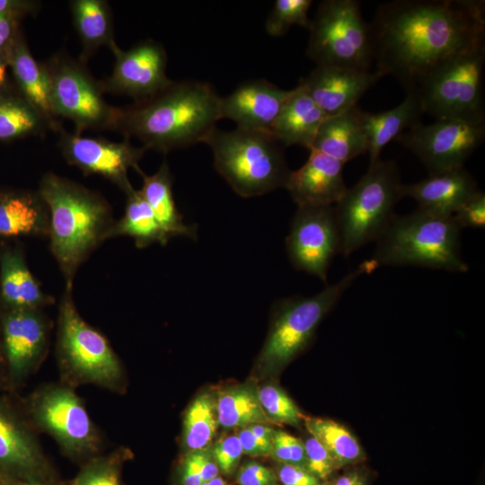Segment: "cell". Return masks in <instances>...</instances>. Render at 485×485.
<instances>
[{"instance_id":"1","label":"cell","mask_w":485,"mask_h":485,"mask_svg":"<svg viewBox=\"0 0 485 485\" xmlns=\"http://www.w3.org/2000/svg\"><path fill=\"white\" fill-rule=\"evenodd\" d=\"M369 28L375 72L414 93L438 65L485 45V2L392 1L380 4Z\"/></svg>"},{"instance_id":"2","label":"cell","mask_w":485,"mask_h":485,"mask_svg":"<svg viewBox=\"0 0 485 485\" xmlns=\"http://www.w3.org/2000/svg\"><path fill=\"white\" fill-rule=\"evenodd\" d=\"M220 100L207 83L172 81L154 96L120 108L116 130L137 137L146 150L164 154L207 144L221 119Z\"/></svg>"},{"instance_id":"3","label":"cell","mask_w":485,"mask_h":485,"mask_svg":"<svg viewBox=\"0 0 485 485\" xmlns=\"http://www.w3.org/2000/svg\"><path fill=\"white\" fill-rule=\"evenodd\" d=\"M38 192L49 212L51 253L66 287H73L79 267L107 240L111 207L100 193L53 172L42 176Z\"/></svg>"},{"instance_id":"4","label":"cell","mask_w":485,"mask_h":485,"mask_svg":"<svg viewBox=\"0 0 485 485\" xmlns=\"http://www.w3.org/2000/svg\"><path fill=\"white\" fill-rule=\"evenodd\" d=\"M461 229L452 216L422 209L394 215L378 237L372 260L380 266H418L467 272L461 253Z\"/></svg>"},{"instance_id":"5","label":"cell","mask_w":485,"mask_h":485,"mask_svg":"<svg viewBox=\"0 0 485 485\" xmlns=\"http://www.w3.org/2000/svg\"><path fill=\"white\" fill-rule=\"evenodd\" d=\"M207 145L216 171L239 196L251 198L285 188L291 170L271 133L216 128Z\"/></svg>"},{"instance_id":"6","label":"cell","mask_w":485,"mask_h":485,"mask_svg":"<svg viewBox=\"0 0 485 485\" xmlns=\"http://www.w3.org/2000/svg\"><path fill=\"white\" fill-rule=\"evenodd\" d=\"M395 161L379 159L366 174L348 188L335 204L340 253L348 257L364 245L375 242L384 231L397 202L402 198Z\"/></svg>"},{"instance_id":"7","label":"cell","mask_w":485,"mask_h":485,"mask_svg":"<svg viewBox=\"0 0 485 485\" xmlns=\"http://www.w3.org/2000/svg\"><path fill=\"white\" fill-rule=\"evenodd\" d=\"M65 287L57 318V357L66 385L93 384L119 391L123 369L108 340L79 314L72 295Z\"/></svg>"},{"instance_id":"8","label":"cell","mask_w":485,"mask_h":485,"mask_svg":"<svg viewBox=\"0 0 485 485\" xmlns=\"http://www.w3.org/2000/svg\"><path fill=\"white\" fill-rule=\"evenodd\" d=\"M377 268L370 258L313 296L280 301L260 356V366L266 370H277L299 354L310 342L324 316L353 282Z\"/></svg>"},{"instance_id":"9","label":"cell","mask_w":485,"mask_h":485,"mask_svg":"<svg viewBox=\"0 0 485 485\" xmlns=\"http://www.w3.org/2000/svg\"><path fill=\"white\" fill-rule=\"evenodd\" d=\"M485 45L454 56L435 67L414 92L423 113L436 119L485 121L482 88Z\"/></svg>"},{"instance_id":"10","label":"cell","mask_w":485,"mask_h":485,"mask_svg":"<svg viewBox=\"0 0 485 485\" xmlns=\"http://www.w3.org/2000/svg\"><path fill=\"white\" fill-rule=\"evenodd\" d=\"M308 30L306 55L317 66L370 71V28L363 19L359 1H322Z\"/></svg>"},{"instance_id":"11","label":"cell","mask_w":485,"mask_h":485,"mask_svg":"<svg viewBox=\"0 0 485 485\" xmlns=\"http://www.w3.org/2000/svg\"><path fill=\"white\" fill-rule=\"evenodd\" d=\"M50 81V103L54 116L73 121L76 134L85 129L116 130L120 108L109 104L101 83L83 66L64 54L44 63Z\"/></svg>"},{"instance_id":"12","label":"cell","mask_w":485,"mask_h":485,"mask_svg":"<svg viewBox=\"0 0 485 485\" xmlns=\"http://www.w3.org/2000/svg\"><path fill=\"white\" fill-rule=\"evenodd\" d=\"M28 410L33 423L48 433L70 457L92 456L99 451V434L70 386L38 388L28 401Z\"/></svg>"},{"instance_id":"13","label":"cell","mask_w":485,"mask_h":485,"mask_svg":"<svg viewBox=\"0 0 485 485\" xmlns=\"http://www.w3.org/2000/svg\"><path fill=\"white\" fill-rule=\"evenodd\" d=\"M484 137L485 121L445 119L428 125L419 123L396 140L421 161L429 175H434L463 167Z\"/></svg>"},{"instance_id":"14","label":"cell","mask_w":485,"mask_h":485,"mask_svg":"<svg viewBox=\"0 0 485 485\" xmlns=\"http://www.w3.org/2000/svg\"><path fill=\"white\" fill-rule=\"evenodd\" d=\"M292 265L326 283L328 270L340 251L334 206H300L286 240Z\"/></svg>"},{"instance_id":"15","label":"cell","mask_w":485,"mask_h":485,"mask_svg":"<svg viewBox=\"0 0 485 485\" xmlns=\"http://www.w3.org/2000/svg\"><path fill=\"white\" fill-rule=\"evenodd\" d=\"M59 148L67 163L84 174L100 175L128 193L131 185L128 172L130 168L141 172L138 163L146 148L133 146L129 138L112 142L101 137H83L81 134L58 130Z\"/></svg>"},{"instance_id":"16","label":"cell","mask_w":485,"mask_h":485,"mask_svg":"<svg viewBox=\"0 0 485 485\" xmlns=\"http://www.w3.org/2000/svg\"><path fill=\"white\" fill-rule=\"evenodd\" d=\"M110 49L115 62L110 75L100 82L103 93L128 95L138 101L172 83L166 75L167 55L160 43L146 40L125 51L115 42Z\"/></svg>"},{"instance_id":"17","label":"cell","mask_w":485,"mask_h":485,"mask_svg":"<svg viewBox=\"0 0 485 485\" xmlns=\"http://www.w3.org/2000/svg\"><path fill=\"white\" fill-rule=\"evenodd\" d=\"M48 338V321L42 309H3L2 351L13 383L22 382L40 365Z\"/></svg>"},{"instance_id":"18","label":"cell","mask_w":485,"mask_h":485,"mask_svg":"<svg viewBox=\"0 0 485 485\" xmlns=\"http://www.w3.org/2000/svg\"><path fill=\"white\" fill-rule=\"evenodd\" d=\"M380 78L375 71L342 66H316L299 84L327 117L355 106Z\"/></svg>"},{"instance_id":"19","label":"cell","mask_w":485,"mask_h":485,"mask_svg":"<svg viewBox=\"0 0 485 485\" xmlns=\"http://www.w3.org/2000/svg\"><path fill=\"white\" fill-rule=\"evenodd\" d=\"M47 460L36 437L8 402L0 400V477L41 481Z\"/></svg>"},{"instance_id":"20","label":"cell","mask_w":485,"mask_h":485,"mask_svg":"<svg viewBox=\"0 0 485 485\" xmlns=\"http://www.w3.org/2000/svg\"><path fill=\"white\" fill-rule=\"evenodd\" d=\"M291 90L257 79L241 84L220 100L221 119L234 121L237 128L269 132Z\"/></svg>"},{"instance_id":"21","label":"cell","mask_w":485,"mask_h":485,"mask_svg":"<svg viewBox=\"0 0 485 485\" xmlns=\"http://www.w3.org/2000/svg\"><path fill=\"white\" fill-rule=\"evenodd\" d=\"M343 163L316 150H310L305 163L291 171L285 188L297 207L336 204L347 190Z\"/></svg>"},{"instance_id":"22","label":"cell","mask_w":485,"mask_h":485,"mask_svg":"<svg viewBox=\"0 0 485 485\" xmlns=\"http://www.w3.org/2000/svg\"><path fill=\"white\" fill-rule=\"evenodd\" d=\"M481 190L473 176L464 167L453 169L410 184H402L401 197L416 200L419 208L452 216L470 197Z\"/></svg>"},{"instance_id":"23","label":"cell","mask_w":485,"mask_h":485,"mask_svg":"<svg viewBox=\"0 0 485 485\" xmlns=\"http://www.w3.org/2000/svg\"><path fill=\"white\" fill-rule=\"evenodd\" d=\"M31 272L18 245L0 253V303L3 309H42L54 303Z\"/></svg>"},{"instance_id":"24","label":"cell","mask_w":485,"mask_h":485,"mask_svg":"<svg viewBox=\"0 0 485 485\" xmlns=\"http://www.w3.org/2000/svg\"><path fill=\"white\" fill-rule=\"evenodd\" d=\"M49 212L38 191L0 190V238L48 237Z\"/></svg>"},{"instance_id":"25","label":"cell","mask_w":485,"mask_h":485,"mask_svg":"<svg viewBox=\"0 0 485 485\" xmlns=\"http://www.w3.org/2000/svg\"><path fill=\"white\" fill-rule=\"evenodd\" d=\"M327 116L298 84L285 102L270 133L283 146L312 149L318 130Z\"/></svg>"},{"instance_id":"26","label":"cell","mask_w":485,"mask_h":485,"mask_svg":"<svg viewBox=\"0 0 485 485\" xmlns=\"http://www.w3.org/2000/svg\"><path fill=\"white\" fill-rule=\"evenodd\" d=\"M422 113L415 93H407L405 99L389 110L372 113L360 110L359 120L367 142L369 166L380 159V154L388 143L420 123Z\"/></svg>"},{"instance_id":"27","label":"cell","mask_w":485,"mask_h":485,"mask_svg":"<svg viewBox=\"0 0 485 485\" xmlns=\"http://www.w3.org/2000/svg\"><path fill=\"white\" fill-rule=\"evenodd\" d=\"M5 55L18 93L49 121L59 126L51 110L50 81L47 68L33 57L20 33L5 50Z\"/></svg>"},{"instance_id":"28","label":"cell","mask_w":485,"mask_h":485,"mask_svg":"<svg viewBox=\"0 0 485 485\" xmlns=\"http://www.w3.org/2000/svg\"><path fill=\"white\" fill-rule=\"evenodd\" d=\"M358 106L327 117L322 123L311 150L329 155L341 163L367 153V142L359 120Z\"/></svg>"},{"instance_id":"29","label":"cell","mask_w":485,"mask_h":485,"mask_svg":"<svg viewBox=\"0 0 485 485\" xmlns=\"http://www.w3.org/2000/svg\"><path fill=\"white\" fill-rule=\"evenodd\" d=\"M139 174L143 178L139 192L169 238L186 236L196 240L197 225L185 224L176 207L172 194V176L166 161L155 173L146 175L141 171Z\"/></svg>"},{"instance_id":"30","label":"cell","mask_w":485,"mask_h":485,"mask_svg":"<svg viewBox=\"0 0 485 485\" xmlns=\"http://www.w3.org/2000/svg\"><path fill=\"white\" fill-rule=\"evenodd\" d=\"M73 22L82 42L81 62L100 47L115 43L111 11L104 0H73L69 3Z\"/></svg>"},{"instance_id":"31","label":"cell","mask_w":485,"mask_h":485,"mask_svg":"<svg viewBox=\"0 0 485 485\" xmlns=\"http://www.w3.org/2000/svg\"><path fill=\"white\" fill-rule=\"evenodd\" d=\"M126 195L124 215L120 219L114 221L108 232L107 240L124 235L133 238L139 249L155 242L165 245L170 238L139 190L133 188Z\"/></svg>"},{"instance_id":"32","label":"cell","mask_w":485,"mask_h":485,"mask_svg":"<svg viewBox=\"0 0 485 485\" xmlns=\"http://www.w3.org/2000/svg\"><path fill=\"white\" fill-rule=\"evenodd\" d=\"M60 128V125L49 121L19 93L12 91L0 93L1 141L38 135L48 128L58 131Z\"/></svg>"},{"instance_id":"33","label":"cell","mask_w":485,"mask_h":485,"mask_svg":"<svg viewBox=\"0 0 485 485\" xmlns=\"http://www.w3.org/2000/svg\"><path fill=\"white\" fill-rule=\"evenodd\" d=\"M218 424L224 428H245L271 421L264 412L258 392L247 386L228 389L216 402Z\"/></svg>"},{"instance_id":"34","label":"cell","mask_w":485,"mask_h":485,"mask_svg":"<svg viewBox=\"0 0 485 485\" xmlns=\"http://www.w3.org/2000/svg\"><path fill=\"white\" fill-rule=\"evenodd\" d=\"M310 436L316 438L332 457L336 468L358 462L363 450L354 436L342 425L331 419H304Z\"/></svg>"},{"instance_id":"35","label":"cell","mask_w":485,"mask_h":485,"mask_svg":"<svg viewBox=\"0 0 485 485\" xmlns=\"http://www.w3.org/2000/svg\"><path fill=\"white\" fill-rule=\"evenodd\" d=\"M216 402L208 393L198 395L188 408L183 420V440L191 451L204 450L218 426Z\"/></svg>"},{"instance_id":"36","label":"cell","mask_w":485,"mask_h":485,"mask_svg":"<svg viewBox=\"0 0 485 485\" xmlns=\"http://www.w3.org/2000/svg\"><path fill=\"white\" fill-rule=\"evenodd\" d=\"M311 0H277L266 21L267 32L274 37L286 34L291 26L309 29L308 11Z\"/></svg>"},{"instance_id":"37","label":"cell","mask_w":485,"mask_h":485,"mask_svg":"<svg viewBox=\"0 0 485 485\" xmlns=\"http://www.w3.org/2000/svg\"><path fill=\"white\" fill-rule=\"evenodd\" d=\"M258 398L270 421L297 426L303 419L297 406L279 387L264 385L258 391Z\"/></svg>"},{"instance_id":"38","label":"cell","mask_w":485,"mask_h":485,"mask_svg":"<svg viewBox=\"0 0 485 485\" xmlns=\"http://www.w3.org/2000/svg\"><path fill=\"white\" fill-rule=\"evenodd\" d=\"M120 452L92 460L80 472L74 485H121Z\"/></svg>"},{"instance_id":"39","label":"cell","mask_w":485,"mask_h":485,"mask_svg":"<svg viewBox=\"0 0 485 485\" xmlns=\"http://www.w3.org/2000/svg\"><path fill=\"white\" fill-rule=\"evenodd\" d=\"M457 226L462 228H484L485 194L479 190L466 199L452 215Z\"/></svg>"},{"instance_id":"40","label":"cell","mask_w":485,"mask_h":485,"mask_svg":"<svg viewBox=\"0 0 485 485\" xmlns=\"http://www.w3.org/2000/svg\"><path fill=\"white\" fill-rule=\"evenodd\" d=\"M305 468L318 480L326 479L336 468L335 463L326 448L313 436L304 442Z\"/></svg>"},{"instance_id":"41","label":"cell","mask_w":485,"mask_h":485,"mask_svg":"<svg viewBox=\"0 0 485 485\" xmlns=\"http://www.w3.org/2000/svg\"><path fill=\"white\" fill-rule=\"evenodd\" d=\"M242 454L237 436L229 435L216 444L212 455L218 470L225 475H230L238 465Z\"/></svg>"},{"instance_id":"42","label":"cell","mask_w":485,"mask_h":485,"mask_svg":"<svg viewBox=\"0 0 485 485\" xmlns=\"http://www.w3.org/2000/svg\"><path fill=\"white\" fill-rule=\"evenodd\" d=\"M237 481L240 485H277L278 478L267 466L248 462L239 470Z\"/></svg>"},{"instance_id":"43","label":"cell","mask_w":485,"mask_h":485,"mask_svg":"<svg viewBox=\"0 0 485 485\" xmlns=\"http://www.w3.org/2000/svg\"><path fill=\"white\" fill-rule=\"evenodd\" d=\"M278 478L283 485H317L318 479L305 467L282 463L278 472Z\"/></svg>"},{"instance_id":"44","label":"cell","mask_w":485,"mask_h":485,"mask_svg":"<svg viewBox=\"0 0 485 485\" xmlns=\"http://www.w3.org/2000/svg\"><path fill=\"white\" fill-rule=\"evenodd\" d=\"M40 3L23 0H0V14L18 22L40 10Z\"/></svg>"},{"instance_id":"45","label":"cell","mask_w":485,"mask_h":485,"mask_svg":"<svg viewBox=\"0 0 485 485\" xmlns=\"http://www.w3.org/2000/svg\"><path fill=\"white\" fill-rule=\"evenodd\" d=\"M198 468L203 482H207L218 476V467L212 454L204 450L191 451Z\"/></svg>"},{"instance_id":"46","label":"cell","mask_w":485,"mask_h":485,"mask_svg":"<svg viewBox=\"0 0 485 485\" xmlns=\"http://www.w3.org/2000/svg\"><path fill=\"white\" fill-rule=\"evenodd\" d=\"M236 436L240 441L243 454L254 457L268 455L259 440L248 427L242 428Z\"/></svg>"},{"instance_id":"47","label":"cell","mask_w":485,"mask_h":485,"mask_svg":"<svg viewBox=\"0 0 485 485\" xmlns=\"http://www.w3.org/2000/svg\"><path fill=\"white\" fill-rule=\"evenodd\" d=\"M18 34V22L0 14V50L5 52Z\"/></svg>"},{"instance_id":"48","label":"cell","mask_w":485,"mask_h":485,"mask_svg":"<svg viewBox=\"0 0 485 485\" xmlns=\"http://www.w3.org/2000/svg\"><path fill=\"white\" fill-rule=\"evenodd\" d=\"M202 483L198 468L190 452L182 463L181 485H201Z\"/></svg>"},{"instance_id":"49","label":"cell","mask_w":485,"mask_h":485,"mask_svg":"<svg viewBox=\"0 0 485 485\" xmlns=\"http://www.w3.org/2000/svg\"><path fill=\"white\" fill-rule=\"evenodd\" d=\"M248 428L259 440L267 454H270L275 430L267 424H252Z\"/></svg>"},{"instance_id":"50","label":"cell","mask_w":485,"mask_h":485,"mask_svg":"<svg viewBox=\"0 0 485 485\" xmlns=\"http://www.w3.org/2000/svg\"><path fill=\"white\" fill-rule=\"evenodd\" d=\"M8 66L5 52L0 50V93L13 91L7 74Z\"/></svg>"},{"instance_id":"51","label":"cell","mask_w":485,"mask_h":485,"mask_svg":"<svg viewBox=\"0 0 485 485\" xmlns=\"http://www.w3.org/2000/svg\"><path fill=\"white\" fill-rule=\"evenodd\" d=\"M333 485H366L365 480L357 472L341 476Z\"/></svg>"},{"instance_id":"52","label":"cell","mask_w":485,"mask_h":485,"mask_svg":"<svg viewBox=\"0 0 485 485\" xmlns=\"http://www.w3.org/2000/svg\"><path fill=\"white\" fill-rule=\"evenodd\" d=\"M42 481H33L22 479L0 477V485H39Z\"/></svg>"},{"instance_id":"53","label":"cell","mask_w":485,"mask_h":485,"mask_svg":"<svg viewBox=\"0 0 485 485\" xmlns=\"http://www.w3.org/2000/svg\"><path fill=\"white\" fill-rule=\"evenodd\" d=\"M201 485H226V483L222 478L217 476L207 482H203Z\"/></svg>"},{"instance_id":"54","label":"cell","mask_w":485,"mask_h":485,"mask_svg":"<svg viewBox=\"0 0 485 485\" xmlns=\"http://www.w3.org/2000/svg\"><path fill=\"white\" fill-rule=\"evenodd\" d=\"M2 342H1V312H0V356L2 353Z\"/></svg>"},{"instance_id":"55","label":"cell","mask_w":485,"mask_h":485,"mask_svg":"<svg viewBox=\"0 0 485 485\" xmlns=\"http://www.w3.org/2000/svg\"><path fill=\"white\" fill-rule=\"evenodd\" d=\"M39 485H48V484H47V483H44V482H40V484H39Z\"/></svg>"},{"instance_id":"56","label":"cell","mask_w":485,"mask_h":485,"mask_svg":"<svg viewBox=\"0 0 485 485\" xmlns=\"http://www.w3.org/2000/svg\"><path fill=\"white\" fill-rule=\"evenodd\" d=\"M317 485H322V484H320V483H319V484H317Z\"/></svg>"},{"instance_id":"57","label":"cell","mask_w":485,"mask_h":485,"mask_svg":"<svg viewBox=\"0 0 485 485\" xmlns=\"http://www.w3.org/2000/svg\"><path fill=\"white\" fill-rule=\"evenodd\" d=\"M70 485H74V484L72 483V484H70Z\"/></svg>"}]
</instances>
